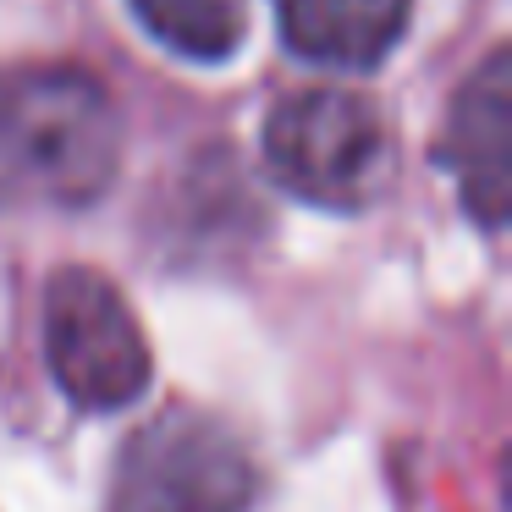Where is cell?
Returning <instances> with one entry per match:
<instances>
[{"mask_svg":"<svg viewBox=\"0 0 512 512\" xmlns=\"http://www.w3.org/2000/svg\"><path fill=\"white\" fill-rule=\"evenodd\" d=\"M45 358L56 386L89 413H116L144 397L149 342L138 331L127 298L89 265H67L45 292Z\"/></svg>","mask_w":512,"mask_h":512,"instance_id":"cell-4","label":"cell"},{"mask_svg":"<svg viewBox=\"0 0 512 512\" xmlns=\"http://www.w3.org/2000/svg\"><path fill=\"white\" fill-rule=\"evenodd\" d=\"M265 160L287 193L314 210L353 215L391 188L397 138L353 89H303L265 122Z\"/></svg>","mask_w":512,"mask_h":512,"instance_id":"cell-2","label":"cell"},{"mask_svg":"<svg viewBox=\"0 0 512 512\" xmlns=\"http://www.w3.org/2000/svg\"><path fill=\"white\" fill-rule=\"evenodd\" d=\"M408 12L413 0H276L287 50L347 72L380 67L408 28Z\"/></svg>","mask_w":512,"mask_h":512,"instance_id":"cell-6","label":"cell"},{"mask_svg":"<svg viewBox=\"0 0 512 512\" xmlns=\"http://www.w3.org/2000/svg\"><path fill=\"white\" fill-rule=\"evenodd\" d=\"M446 166L463 210L496 232L512 210V56L501 45L457 89L446 116Z\"/></svg>","mask_w":512,"mask_h":512,"instance_id":"cell-5","label":"cell"},{"mask_svg":"<svg viewBox=\"0 0 512 512\" xmlns=\"http://www.w3.org/2000/svg\"><path fill=\"white\" fill-rule=\"evenodd\" d=\"M122 160V122L105 83L78 61L0 67V204L78 210Z\"/></svg>","mask_w":512,"mask_h":512,"instance_id":"cell-1","label":"cell"},{"mask_svg":"<svg viewBox=\"0 0 512 512\" xmlns=\"http://www.w3.org/2000/svg\"><path fill=\"white\" fill-rule=\"evenodd\" d=\"M149 39L188 61H232L248 34V0H127Z\"/></svg>","mask_w":512,"mask_h":512,"instance_id":"cell-7","label":"cell"},{"mask_svg":"<svg viewBox=\"0 0 512 512\" xmlns=\"http://www.w3.org/2000/svg\"><path fill=\"white\" fill-rule=\"evenodd\" d=\"M259 468L215 413L171 408L127 435L105 512H248Z\"/></svg>","mask_w":512,"mask_h":512,"instance_id":"cell-3","label":"cell"}]
</instances>
